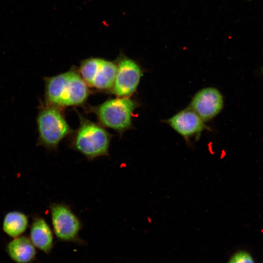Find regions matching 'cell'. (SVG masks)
<instances>
[{"mask_svg":"<svg viewBox=\"0 0 263 263\" xmlns=\"http://www.w3.org/2000/svg\"><path fill=\"white\" fill-rule=\"evenodd\" d=\"M224 98L220 92L213 87L204 88L193 97L188 107L205 121L217 116L223 110Z\"/></svg>","mask_w":263,"mask_h":263,"instance_id":"9","label":"cell"},{"mask_svg":"<svg viewBox=\"0 0 263 263\" xmlns=\"http://www.w3.org/2000/svg\"><path fill=\"white\" fill-rule=\"evenodd\" d=\"M79 124L68 137L69 147L91 161L109 155L113 135L99 123L93 122L77 112Z\"/></svg>","mask_w":263,"mask_h":263,"instance_id":"2","label":"cell"},{"mask_svg":"<svg viewBox=\"0 0 263 263\" xmlns=\"http://www.w3.org/2000/svg\"><path fill=\"white\" fill-rule=\"evenodd\" d=\"M30 240L42 252L50 253L54 246L53 232L45 220L41 217L33 219L30 229Z\"/></svg>","mask_w":263,"mask_h":263,"instance_id":"10","label":"cell"},{"mask_svg":"<svg viewBox=\"0 0 263 263\" xmlns=\"http://www.w3.org/2000/svg\"><path fill=\"white\" fill-rule=\"evenodd\" d=\"M165 122L182 136L187 143L191 139H199L203 131L210 130L205 121L193 110L188 107L175 114Z\"/></svg>","mask_w":263,"mask_h":263,"instance_id":"8","label":"cell"},{"mask_svg":"<svg viewBox=\"0 0 263 263\" xmlns=\"http://www.w3.org/2000/svg\"><path fill=\"white\" fill-rule=\"evenodd\" d=\"M44 103L62 109L84 105L92 91L77 70L44 78Z\"/></svg>","mask_w":263,"mask_h":263,"instance_id":"1","label":"cell"},{"mask_svg":"<svg viewBox=\"0 0 263 263\" xmlns=\"http://www.w3.org/2000/svg\"><path fill=\"white\" fill-rule=\"evenodd\" d=\"M28 225V217L24 213L12 211L5 215L2 228L7 235L15 238L21 236L26 231Z\"/></svg>","mask_w":263,"mask_h":263,"instance_id":"12","label":"cell"},{"mask_svg":"<svg viewBox=\"0 0 263 263\" xmlns=\"http://www.w3.org/2000/svg\"></svg>","mask_w":263,"mask_h":263,"instance_id":"15","label":"cell"},{"mask_svg":"<svg viewBox=\"0 0 263 263\" xmlns=\"http://www.w3.org/2000/svg\"><path fill=\"white\" fill-rule=\"evenodd\" d=\"M139 105L137 101L131 97H116L97 105H89L86 111L94 113L101 125L122 136L132 128L133 113Z\"/></svg>","mask_w":263,"mask_h":263,"instance_id":"4","label":"cell"},{"mask_svg":"<svg viewBox=\"0 0 263 263\" xmlns=\"http://www.w3.org/2000/svg\"><path fill=\"white\" fill-rule=\"evenodd\" d=\"M51 218L53 231L63 242L82 243L79 236L82 224L71 207L64 203L51 204Z\"/></svg>","mask_w":263,"mask_h":263,"instance_id":"6","label":"cell"},{"mask_svg":"<svg viewBox=\"0 0 263 263\" xmlns=\"http://www.w3.org/2000/svg\"><path fill=\"white\" fill-rule=\"evenodd\" d=\"M226 263H256L252 254L245 249H239L232 254Z\"/></svg>","mask_w":263,"mask_h":263,"instance_id":"13","label":"cell"},{"mask_svg":"<svg viewBox=\"0 0 263 263\" xmlns=\"http://www.w3.org/2000/svg\"><path fill=\"white\" fill-rule=\"evenodd\" d=\"M37 145L56 150L61 142L71 134L63 109L40 102L36 116Z\"/></svg>","mask_w":263,"mask_h":263,"instance_id":"3","label":"cell"},{"mask_svg":"<svg viewBox=\"0 0 263 263\" xmlns=\"http://www.w3.org/2000/svg\"><path fill=\"white\" fill-rule=\"evenodd\" d=\"M77 70L89 87L110 93L115 79L116 64L115 61L91 57L81 61Z\"/></svg>","mask_w":263,"mask_h":263,"instance_id":"5","label":"cell"},{"mask_svg":"<svg viewBox=\"0 0 263 263\" xmlns=\"http://www.w3.org/2000/svg\"><path fill=\"white\" fill-rule=\"evenodd\" d=\"M6 250L9 257L16 263H30L36 256L35 246L29 238L20 236L11 241Z\"/></svg>","mask_w":263,"mask_h":263,"instance_id":"11","label":"cell"},{"mask_svg":"<svg viewBox=\"0 0 263 263\" xmlns=\"http://www.w3.org/2000/svg\"><path fill=\"white\" fill-rule=\"evenodd\" d=\"M116 72L110 93L116 97H130L136 91L143 72L138 62L125 56L115 61Z\"/></svg>","mask_w":263,"mask_h":263,"instance_id":"7","label":"cell"},{"mask_svg":"<svg viewBox=\"0 0 263 263\" xmlns=\"http://www.w3.org/2000/svg\"><path fill=\"white\" fill-rule=\"evenodd\" d=\"M262 73H263V68L262 69Z\"/></svg>","mask_w":263,"mask_h":263,"instance_id":"14","label":"cell"}]
</instances>
